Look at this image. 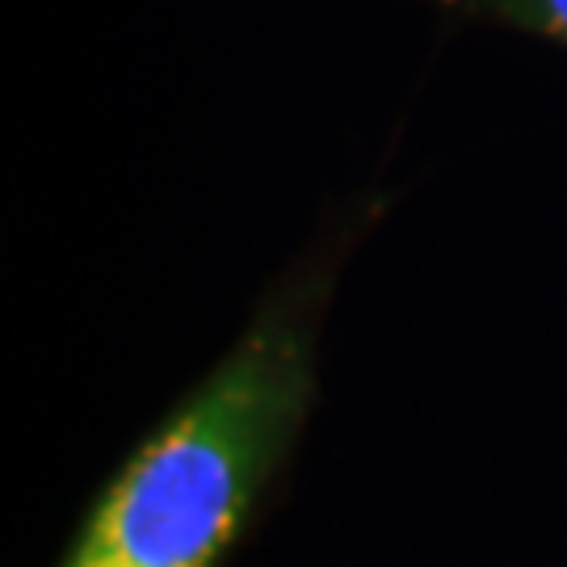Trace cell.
Listing matches in <instances>:
<instances>
[{
    "label": "cell",
    "mask_w": 567,
    "mask_h": 567,
    "mask_svg": "<svg viewBox=\"0 0 567 567\" xmlns=\"http://www.w3.org/2000/svg\"><path fill=\"white\" fill-rule=\"evenodd\" d=\"M450 13L475 21L526 30L534 39H550L567 47V0H437Z\"/></svg>",
    "instance_id": "cell-2"
},
{
    "label": "cell",
    "mask_w": 567,
    "mask_h": 567,
    "mask_svg": "<svg viewBox=\"0 0 567 567\" xmlns=\"http://www.w3.org/2000/svg\"><path fill=\"white\" fill-rule=\"evenodd\" d=\"M332 261L278 286L224 362L143 442L63 567H219L252 526L316 408Z\"/></svg>",
    "instance_id": "cell-1"
}]
</instances>
